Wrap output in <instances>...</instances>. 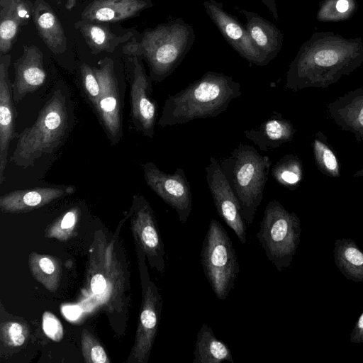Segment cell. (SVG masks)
Segmentation results:
<instances>
[{
	"mask_svg": "<svg viewBox=\"0 0 363 363\" xmlns=\"http://www.w3.org/2000/svg\"><path fill=\"white\" fill-rule=\"evenodd\" d=\"M326 107L334 123L363 142V87L345 93Z\"/></svg>",
	"mask_w": 363,
	"mask_h": 363,
	"instance_id": "obj_18",
	"label": "cell"
},
{
	"mask_svg": "<svg viewBox=\"0 0 363 363\" xmlns=\"http://www.w3.org/2000/svg\"><path fill=\"white\" fill-rule=\"evenodd\" d=\"M30 265L33 276L47 289L54 291L57 288L60 267L57 261L49 256L34 253L30 255Z\"/></svg>",
	"mask_w": 363,
	"mask_h": 363,
	"instance_id": "obj_29",
	"label": "cell"
},
{
	"mask_svg": "<svg viewBox=\"0 0 363 363\" xmlns=\"http://www.w3.org/2000/svg\"><path fill=\"white\" fill-rule=\"evenodd\" d=\"M143 167L147 186L176 211L179 221L184 224L191 212L192 194L184 169L178 167L173 174H168L152 162Z\"/></svg>",
	"mask_w": 363,
	"mask_h": 363,
	"instance_id": "obj_9",
	"label": "cell"
},
{
	"mask_svg": "<svg viewBox=\"0 0 363 363\" xmlns=\"http://www.w3.org/2000/svg\"><path fill=\"white\" fill-rule=\"evenodd\" d=\"M195 38L193 27L178 18L147 29L140 40L128 43L123 52L145 59L152 82H161L179 67Z\"/></svg>",
	"mask_w": 363,
	"mask_h": 363,
	"instance_id": "obj_3",
	"label": "cell"
},
{
	"mask_svg": "<svg viewBox=\"0 0 363 363\" xmlns=\"http://www.w3.org/2000/svg\"><path fill=\"white\" fill-rule=\"evenodd\" d=\"M73 185L35 187L15 190L0 197V209L6 213L33 210L75 192Z\"/></svg>",
	"mask_w": 363,
	"mask_h": 363,
	"instance_id": "obj_17",
	"label": "cell"
},
{
	"mask_svg": "<svg viewBox=\"0 0 363 363\" xmlns=\"http://www.w3.org/2000/svg\"><path fill=\"white\" fill-rule=\"evenodd\" d=\"M340 241V245L336 243L335 259L339 268L343 273H354V278L363 280V252L356 246L353 241L349 243L347 240Z\"/></svg>",
	"mask_w": 363,
	"mask_h": 363,
	"instance_id": "obj_30",
	"label": "cell"
},
{
	"mask_svg": "<svg viewBox=\"0 0 363 363\" xmlns=\"http://www.w3.org/2000/svg\"><path fill=\"white\" fill-rule=\"evenodd\" d=\"M235 9L245 17L244 26L269 62L275 58L283 45L284 35L279 29L255 12L239 7Z\"/></svg>",
	"mask_w": 363,
	"mask_h": 363,
	"instance_id": "obj_22",
	"label": "cell"
},
{
	"mask_svg": "<svg viewBox=\"0 0 363 363\" xmlns=\"http://www.w3.org/2000/svg\"><path fill=\"white\" fill-rule=\"evenodd\" d=\"M295 133L291 121L284 118L281 113L274 112L257 128L245 130L244 135L262 152H266L291 141Z\"/></svg>",
	"mask_w": 363,
	"mask_h": 363,
	"instance_id": "obj_21",
	"label": "cell"
},
{
	"mask_svg": "<svg viewBox=\"0 0 363 363\" xmlns=\"http://www.w3.org/2000/svg\"><path fill=\"white\" fill-rule=\"evenodd\" d=\"M43 330L52 340L60 342L63 338V328L59 319L52 313L45 311L43 315Z\"/></svg>",
	"mask_w": 363,
	"mask_h": 363,
	"instance_id": "obj_34",
	"label": "cell"
},
{
	"mask_svg": "<svg viewBox=\"0 0 363 363\" xmlns=\"http://www.w3.org/2000/svg\"><path fill=\"white\" fill-rule=\"evenodd\" d=\"M82 345L83 355L86 362H109L102 346L85 330L82 334Z\"/></svg>",
	"mask_w": 363,
	"mask_h": 363,
	"instance_id": "obj_31",
	"label": "cell"
},
{
	"mask_svg": "<svg viewBox=\"0 0 363 363\" xmlns=\"http://www.w3.org/2000/svg\"><path fill=\"white\" fill-rule=\"evenodd\" d=\"M76 5V0H67L65 7L67 9L70 10Z\"/></svg>",
	"mask_w": 363,
	"mask_h": 363,
	"instance_id": "obj_40",
	"label": "cell"
},
{
	"mask_svg": "<svg viewBox=\"0 0 363 363\" xmlns=\"http://www.w3.org/2000/svg\"><path fill=\"white\" fill-rule=\"evenodd\" d=\"M242 95L241 84L223 73L206 72L165 100L158 125H181L197 118L216 117Z\"/></svg>",
	"mask_w": 363,
	"mask_h": 363,
	"instance_id": "obj_2",
	"label": "cell"
},
{
	"mask_svg": "<svg viewBox=\"0 0 363 363\" xmlns=\"http://www.w3.org/2000/svg\"><path fill=\"white\" fill-rule=\"evenodd\" d=\"M203 5L224 39L242 57L250 63L262 67L269 62L253 42L244 25L228 13L222 3L206 0Z\"/></svg>",
	"mask_w": 363,
	"mask_h": 363,
	"instance_id": "obj_11",
	"label": "cell"
},
{
	"mask_svg": "<svg viewBox=\"0 0 363 363\" xmlns=\"http://www.w3.org/2000/svg\"><path fill=\"white\" fill-rule=\"evenodd\" d=\"M219 163L238 199L245 221L251 224L263 199L272 164L270 157L261 155L252 145L240 143Z\"/></svg>",
	"mask_w": 363,
	"mask_h": 363,
	"instance_id": "obj_5",
	"label": "cell"
},
{
	"mask_svg": "<svg viewBox=\"0 0 363 363\" xmlns=\"http://www.w3.org/2000/svg\"><path fill=\"white\" fill-rule=\"evenodd\" d=\"M351 341L357 343L363 342V313L359 318L352 333Z\"/></svg>",
	"mask_w": 363,
	"mask_h": 363,
	"instance_id": "obj_37",
	"label": "cell"
},
{
	"mask_svg": "<svg viewBox=\"0 0 363 363\" xmlns=\"http://www.w3.org/2000/svg\"><path fill=\"white\" fill-rule=\"evenodd\" d=\"M83 36L86 43L94 54L101 52H112L121 43L128 41L132 33L123 35L113 33L104 22L81 19L74 24Z\"/></svg>",
	"mask_w": 363,
	"mask_h": 363,
	"instance_id": "obj_24",
	"label": "cell"
},
{
	"mask_svg": "<svg viewBox=\"0 0 363 363\" xmlns=\"http://www.w3.org/2000/svg\"><path fill=\"white\" fill-rule=\"evenodd\" d=\"M363 64L361 38H345L333 31L315 32L299 48L286 75L285 88L326 89Z\"/></svg>",
	"mask_w": 363,
	"mask_h": 363,
	"instance_id": "obj_1",
	"label": "cell"
},
{
	"mask_svg": "<svg viewBox=\"0 0 363 363\" xmlns=\"http://www.w3.org/2000/svg\"><path fill=\"white\" fill-rule=\"evenodd\" d=\"M271 174L278 184L289 190H295L303 180L302 162L295 155H286L272 167Z\"/></svg>",
	"mask_w": 363,
	"mask_h": 363,
	"instance_id": "obj_27",
	"label": "cell"
},
{
	"mask_svg": "<svg viewBox=\"0 0 363 363\" xmlns=\"http://www.w3.org/2000/svg\"><path fill=\"white\" fill-rule=\"evenodd\" d=\"M82 81L85 94L94 108L101 95V86L93 67L84 63L80 67Z\"/></svg>",
	"mask_w": 363,
	"mask_h": 363,
	"instance_id": "obj_32",
	"label": "cell"
},
{
	"mask_svg": "<svg viewBox=\"0 0 363 363\" xmlns=\"http://www.w3.org/2000/svg\"><path fill=\"white\" fill-rule=\"evenodd\" d=\"M11 55H0V184L7 164L10 143L19 137L16 130L18 116L14 106L12 83L9 79Z\"/></svg>",
	"mask_w": 363,
	"mask_h": 363,
	"instance_id": "obj_13",
	"label": "cell"
},
{
	"mask_svg": "<svg viewBox=\"0 0 363 363\" xmlns=\"http://www.w3.org/2000/svg\"><path fill=\"white\" fill-rule=\"evenodd\" d=\"M99 65L93 67L101 90L94 109L108 138L112 145H116L123 135L121 92L113 60L105 58Z\"/></svg>",
	"mask_w": 363,
	"mask_h": 363,
	"instance_id": "obj_8",
	"label": "cell"
},
{
	"mask_svg": "<svg viewBox=\"0 0 363 363\" xmlns=\"http://www.w3.org/2000/svg\"><path fill=\"white\" fill-rule=\"evenodd\" d=\"M2 340L8 346L19 347L23 345L27 331L17 322H9L2 324L1 328Z\"/></svg>",
	"mask_w": 363,
	"mask_h": 363,
	"instance_id": "obj_33",
	"label": "cell"
},
{
	"mask_svg": "<svg viewBox=\"0 0 363 363\" xmlns=\"http://www.w3.org/2000/svg\"><path fill=\"white\" fill-rule=\"evenodd\" d=\"M358 9L357 0H322L316 18L321 22H340L352 17Z\"/></svg>",
	"mask_w": 363,
	"mask_h": 363,
	"instance_id": "obj_28",
	"label": "cell"
},
{
	"mask_svg": "<svg viewBox=\"0 0 363 363\" xmlns=\"http://www.w3.org/2000/svg\"><path fill=\"white\" fill-rule=\"evenodd\" d=\"M354 178L363 177V168L357 171L352 176Z\"/></svg>",
	"mask_w": 363,
	"mask_h": 363,
	"instance_id": "obj_41",
	"label": "cell"
},
{
	"mask_svg": "<svg viewBox=\"0 0 363 363\" xmlns=\"http://www.w3.org/2000/svg\"><path fill=\"white\" fill-rule=\"evenodd\" d=\"M206 177L216 211L230 228L241 244L247 242V225L237 196L228 182L219 162L211 157L206 167Z\"/></svg>",
	"mask_w": 363,
	"mask_h": 363,
	"instance_id": "obj_10",
	"label": "cell"
},
{
	"mask_svg": "<svg viewBox=\"0 0 363 363\" xmlns=\"http://www.w3.org/2000/svg\"><path fill=\"white\" fill-rule=\"evenodd\" d=\"M315 163L318 170L327 177L338 178L340 176V163L328 141L320 131L315 135L312 143Z\"/></svg>",
	"mask_w": 363,
	"mask_h": 363,
	"instance_id": "obj_26",
	"label": "cell"
},
{
	"mask_svg": "<svg viewBox=\"0 0 363 363\" xmlns=\"http://www.w3.org/2000/svg\"><path fill=\"white\" fill-rule=\"evenodd\" d=\"M201 262L213 293L219 300L224 301L234 287L240 269L236 252L227 231L213 218L202 244Z\"/></svg>",
	"mask_w": 363,
	"mask_h": 363,
	"instance_id": "obj_7",
	"label": "cell"
},
{
	"mask_svg": "<svg viewBox=\"0 0 363 363\" xmlns=\"http://www.w3.org/2000/svg\"><path fill=\"white\" fill-rule=\"evenodd\" d=\"M162 308V298L155 284L150 283L145 292L133 357L138 362L147 360L156 337Z\"/></svg>",
	"mask_w": 363,
	"mask_h": 363,
	"instance_id": "obj_14",
	"label": "cell"
},
{
	"mask_svg": "<svg viewBox=\"0 0 363 363\" xmlns=\"http://www.w3.org/2000/svg\"><path fill=\"white\" fill-rule=\"evenodd\" d=\"M134 198L136 208L133 217V229L150 259L151 264L156 266L160 271H163L164 251L152 209L143 196H135Z\"/></svg>",
	"mask_w": 363,
	"mask_h": 363,
	"instance_id": "obj_16",
	"label": "cell"
},
{
	"mask_svg": "<svg viewBox=\"0 0 363 363\" xmlns=\"http://www.w3.org/2000/svg\"><path fill=\"white\" fill-rule=\"evenodd\" d=\"M69 105L68 94L62 88H55L34 123L19 134L11 161L25 169L33 166L43 155L57 151L71 129Z\"/></svg>",
	"mask_w": 363,
	"mask_h": 363,
	"instance_id": "obj_4",
	"label": "cell"
},
{
	"mask_svg": "<svg viewBox=\"0 0 363 363\" xmlns=\"http://www.w3.org/2000/svg\"><path fill=\"white\" fill-rule=\"evenodd\" d=\"M80 209L74 207L67 211L52 226V230H73L79 217Z\"/></svg>",
	"mask_w": 363,
	"mask_h": 363,
	"instance_id": "obj_35",
	"label": "cell"
},
{
	"mask_svg": "<svg viewBox=\"0 0 363 363\" xmlns=\"http://www.w3.org/2000/svg\"><path fill=\"white\" fill-rule=\"evenodd\" d=\"M106 287V282L103 275L96 274L91 279V289L94 294H102Z\"/></svg>",
	"mask_w": 363,
	"mask_h": 363,
	"instance_id": "obj_36",
	"label": "cell"
},
{
	"mask_svg": "<svg viewBox=\"0 0 363 363\" xmlns=\"http://www.w3.org/2000/svg\"><path fill=\"white\" fill-rule=\"evenodd\" d=\"M62 310L65 316L69 320L77 319L82 313L80 308L77 306H65Z\"/></svg>",
	"mask_w": 363,
	"mask_h": 363,
	"instance_id": "obj_38",
	"label": "cell"
},
{
	"mask_svg": "<svg viewBox=\"0 0 363 363\" xmlns=\"http://www.w3.org/2000/svg\"><path fill=\"white\" fill-rule=\"evenodd\" d=\"M15 77L12 83L15 103L41 87L47 77L43 55L35 45H24L21 57L13 63Z\"/></svg>",
	"mask_w": 363,
	"mask_h": 363,
	"instance_id": "obj_15",
	"label": "cell"
},
{
	"mask_svg": "<svg viewBox=\"0 0 363 363\" xmlns=\"http://www.w3.org/2000/svg\"><path fill=\"white\" fill-rule=\"evenodd\" d=\"M33 13V4L28 0H0V55L10 52Z\"/></svg>",
	"mask_w": 363,
	"mask_h": 363,
	"instance_id": "obj_19",
	"label": "cell"
},
{
	"mask_svg": "<svg viewBox=\"0 0 363 363\" xmlns=\"http://www.w3.org/2000/svg\"><path fill=\"white\" fill-rule=\"evenodd\" d=\"M262 3L268 9L275 20L279 21L278 11L275 0H262Z\"/></svg>",
	"mask_w": 363,
	"mask_h": 363,
	"instance_id": "obj_39",
	"label": "cell"
},
{
	"mask_svg": "<svg viewBox=\"0 0 363 363\" xmlns=\"http://www.w3.org/2000/svg\"><path fill=\"white\" fill-rule=\"evenodd\" d=\"M300 220L277 200L269 201L264 211L257 237L267 259L281 272L289 267L300 240Z\"/></svg>",
	"mask_w": 363,
	"mask_h": 363,
	"instance_id": "obj_6",
	"label": "cell"
},
{
	"mask_svg": "<svg viewBox=\"0 0 363 363\" xmlns=\"http://www.w3.org/2000/svg\"><path fill=\"white\" fill-rule=\"evenodd\" d=\"M133 75L130 84L131 116L135 128L152 138L157 118V102L152 97V80L146 74L140 57H133Z\"/></svg>",
	"mask_w": 363,
	"mask_h": 363,
	"instance_id": "obj_12",
	"label": "cell"
},
{
	"mask_svg": "<svg viewBox=\"0 0 363 363\" xmlns=\"http://www.w3.org/2000/svg\"><path fill=\"white\" fill-rule=\"evenodd\" d=\"M152 6L151 0H94L82 13L83 20L117 22L134 17Z\"/></svg>",
	"mask_w": 363,
	"mask_h": 363,
	"instance_id": "obj_20",
	"label": "cell"
},
{
	"mask_svg": "<svg viewBox=\"0 0 363 363\" xmlns=\"http://www.w3.org/2000/svg\"><path fill=\"white\" fill-rule=\"evenodd\" d=\"M194 355L193 363L234 362L229 347L217 339L211 328L206 323L197 334Z\"/></svg>",
	"mask_w": 363,
	"mask_h": 363,
	"instance_id": "obj_25",
	"label": "cell"
},
{
	"mask_svg": "<svg viewBox=\"0 0 363 363\" xmlns=\"http://www.w3.org/2000/svg\"><path fill=\"white\" fill-rule=\"evenodd\" d=\"M33 20L38 35L54 54H61L67 50V38L61 22L45 1L35 0Z\"/></svg>",
	"mask_w": 363,
	"mask_h": 363,
	"instance_id": "obj_23",
	"label": "cell"
}]
</instances>
